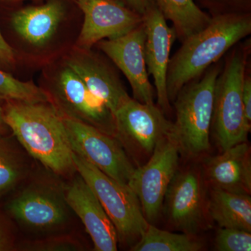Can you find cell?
<instances>
[{
	"label": "cell",
	"mask_w": 251,
	"mask_h": 251,
	"mask_svg": "<svg viewBox=\"0 0 251 251\" xmlns=\"http://www.w3.org/2000/svg\"><path fill=\"white\" fill-rule=\"evenodd\" d=\"M5 122L33 158L56 174L75 171L67 127L52 102L6 101Z\"/></svg>",
	"instance_id": "obj_1"
},
{
	"label": "cell",
	"mask_w": 251,
	"mask_h": 251,
	"mask_svg": "<svg viewBox=\"0 0 251 251\" xmlns=\"http://www.w3.org/2000/svg\"><path fill=\"white\" fill-rule=\"evenodd\" d=\"M251 32L249 12L227 13L216 15L206 27L183 41L168 66L167 92L170 101H174L185 85L201 76Z\"/></svg>",
	"instance_id": "obj_2"
},
{
	"label": "cell",
	"mask_w": 251,
	"mask_h": 251,
	"mask_svg": "<svg viewBox=\"0 0 251 251\" xmlns=\"http://www.w3.org/2000/svg\"><path fill=\"white\" fill-rule=\"evenodd\" d=\"M219 74V68L213 66L201 80L185 85L174 100L176 120L173 135L179 152L186 157L197 158L210 149L209 133Z\"/></svg>",
	"instance_id": "obj_3"
},
{
	"label": "cell",
	"mask_w": 251,
	"mask_h": 251,
	"mask_svg": "<svg viewBox=\"0 0 251 251\" xmlns=\"http://www.w3.org/2000/svg\"><path fill=\"white\" fill-rule=\"evenodd\" d=\"M74 167L93 191L116 229L119 242L135 244L148 228L138 198L128 184L118 182L74 153Z\"/></svg>",
	"instance_id": "obj_4"
},
{
	"label": "cell",
	"mask_w": 251,
	"mask_h": 251,
	"mask_svg": "<svg viewBox=\"0 0 251 251\" xmlns=\"http://www.w3.org/2000/svg\"><path fill=\"white\" fill-rule=\"evenodd\" d=\"M246 66L245 54L234 52L216 80L211 125L222 151L247 141L251 131L242 100Z\"/></svg>",
	"instance_id": "obj_5"
},
{
	"label": "cell",
	"mask_w": 251,
	"mask_h": 251,
	"mask_svg": "<svg viewBox=\"0 0 251 251\" xmlns=\"http://www.w3.org/2000/svg\"><path fill=\"white\" fill-rule=\"evenodd\" d=\"M179 153L172 132L157 144L148 161L135 168L128 180L127 184L138 198L149 223L161 214L167 190L177 173Z\"/></svg>",
	"instance_id": "obj_6"
},
{
	"label": "cell",
	"mask_w": 251,
	"mask_h": 251,
	"mask_svg": "<svg viewBox=\"0 0 251 251\" xmlns=\"http://www.w3.org/2000/svg\"><path fill=\"white\" fill-rule=\"evenodd\" d=\"M63 117L73 152L118 182L128 184L135 168L120 140L92 126Z\"/></svg>",
	"instance_id": "obj_7"
},
{
	"label": "cell",
	"mask_w": 251,
	"mask_h": 251,
	"mask_svg": "<svg viewBox=\"0 0 251 251\" xmlns=\"http://www.w3.org/2000/svg\"><path fill=\"white\" fill-rule=\"evenodd\" d=\"M115 137L135 156L149 157L162 139L173 132V122L155 104L130 98L114 115Z\"/></svg>",
	"instance_id": "obj_8"
},
{
	"label": "cell",
	"mask_w": 251,
	"mask_h": 251,
	"mask_svg": "<svg viewBox=\"0 0 251 251\" xmlns=\"http://www.w3.org/2000/svg\"><path fill=\"white\" fill-rule=\"evenodd\" d=\"M51 97L63 116L92 126L115 137L114 116L70 67L66 65L54 78Z\"/></svg>",
	"instance_id": "obj_9"
},
{
	"label": "cell",
	"mask_w": 251,
	"mask_h": 251,
	"mask_svg": "<svg viewBox=\"0 0 251 251\" xmlns=\"http://www.w3.org/2000/svg\"><path fill=\"white\" fill-rule=\"evenodd\" d=\"M84 14V22L77 41L82 50L104 39H115L126 35L143 22L137 14L121 0H76Z\"/></svg>",
	"instance_id": "obj_10"
},
{
	"label": "cell",
	"mask_w": 251,
	"mask_h": 251,
	"mask_svg": "<svg viewBox=\"0 0 251 251\" xmlns=\"http://www.w3.org/2000/svg\"><path fill=\"white\" fill-rule=\"evenodd\" d=\"M167 216L173 226L184 233H197L207 212L202 176L191 169L176 173L167 190L164 201Z\"/></svg>",
	"instance_id": "obj_11"
},
{
	"label": "cell",
	"mask_w": 251,
	"mask_h": 251,
	"mask_svg": "<svg viewBox=\"0 0 251 251\" xmlns=\"http://www.w3.org/2000/svg\"><path fill=\"white\" fill-rule=\"evenodd\" d=\"M146 39L143 22L128 34L115 39H104L99 48L126 77L133 98L140 103L154 104V90L149 79L145 57Z\"/></svg>",
	"instance_id": "obj_12"
},
{
	"label": "cell",
	"mask_w": 251,
	"mask_h": 251,
	"mask_svg": "<svg viewBox=\"0 0 251 251\" xmlns=\"http://www.w3.org/2000/svg\"><path fill=\"white\" fill-rule=\"evenodd\" d=\"M64 193L47 184H33L11 201L8 210L28 228L49 229L64 224L68 217Z\"/></svg>",
	"instance_id": "obj_13"
},
{
	"label": "cell",
	"mask_w": 251,
	"mask_h": 251,
	"mask_svg": "<svg viewBox=\"0 0 251 251\" xmlns=\"http://www.w3.org/2000/svg\"><path fill=\"white\" fill-rule=\"evenodd\" d=\"M143 18L146 33L145 62L149 75H151L154 81L158 107L165 114L171 109L167 92V75L172 47L177 36L174 28L167 24L153 1Z\"/></svg>",
	"instance_id": "obj_14"
},
{
	"label": "cell",
	"mask_w": 251,
	"mask_h": 251,
	"mask_svg": "<svg viewBox=\"0 0 251 251\" xmlns=\"http://www.w3.org/2000/svg\"><path fill=\"white\" fill-rule=\"evenodd\" d=\"M69 208L85 226L97 251H116V229L90 186L81 176L75 178L64 191Z\"/></svg>",
	"instance_id": "obj_15"
},
{
	"label": "cell",
	"mask_w": 251,
	"mask_h": 251,
	"mask_svg": "<svg viewBox=\"0 0 251 251\" xmlns=\"http://www.w3.org/2000/svg\"><path fill=\"white\" fill-rule=\"evenodd\" d=\"M74 52L67 59L70 67L84 83L115 115L130 99L122 82L112 69L90 50Z\"/></svg>",
	"instance_id": "obj_16"
},
{
	"label": "cell",
	"mask_w": 251,
	"mask_h": 251,
	"mask_svg": "<svg viewBox=\"0 0 251 251\" xmlns=\"http://www.w3.org/2000/svg\"><path fill=\"white\" fill-rule=\"evenodd\" d=\"M204 169L212 188L251 195V148L246 142L224 150L221 154L205 158Z\"/></svg>",
	"instance_id": "obj_17"
},
{
	"label": "cell",
	"mask_w": 251,
	"mask_h": 251,
	"mask_svg": "<svg viewBox=\"0 0 251 251\" xmlns=\"http://www.w3.org/2000/svg\"><path fill=\"white\" fill-rule=\"evenodd\" d=\"M64 14L65 7L62 1L50 0L43 5L16 11L11 16V25L23 40L40 47L53 36Z\"/></svg>",
	"instance_id": "obj_18"
},
{
	"label": "cell",
	"mask_w": 251,
	"mask_h": 251,
	"mask_svg": "<svg viewBox=\"0 0 251 251\" xmlns=\"http://www.w3.org/2000/svg\"><path fill=\"white\" fill-rule=\"evenodd\" d=\"M207 213L220 227L251 232V195L212 188Z\"/></svg>",
	"instance_id": "obj_19"
},
{
	"label": "cell",
	"mask_w": 251,
	"mask_h": 251,
	"mask_svg": "<svg viewBox=\"0 0 251 251\" xmlns=\"http://www.w3.org/2000/svg\"><path fill=\"white\" fill-rule=\"evenodd\" d=\"M165 19L173 24L181 41L196 34L210 23L211 17L195 0H153Z\"/></svg>",
	"instance_id": "obj_20"
},
{
	"label": "cell",
	"mask_w": 251,
	"mask_h": 251,
	"mask_svg": "<svg viewBox=\"0 0 251 251\" xmlns=\"http://www.w3.org/2000/svg\"><path fill=\"white\" fill-rule=\"evenodd\" d=\"M202 244L187 233H173L149 224L139 240L130 248L132 251H198Z\"/></svg>",
	"instance_id": "obj_21"
},
{
	"label": "cell",
	"mask_w": 251,
	"mask_h": 251,
	"mask_svg": "<svg viewBox=\"0 0 251 251\" xmlns=\"http://www.w3.org/2000/svg\"><path fill=\"white\" fill-rule=\"evenodd\" d=\"M0 100L6 101L48 103L50 95L33 82H23L0 70Z\"/></svg>",
	"instance_id": "obj_22"
},
{
	"label": "cell",
	"mask_w": 251,
	"mask_h": 251,
	"mask_svg": "<svg viewBox=\"0 0 251 251\" xmlns=\"http://www.w3.org/2000/svg\"><path fill=\"white\" fill-rule=\"evenodd\" d=\"M23 175V160L5 135H0V195L12 189Z\"/></svg>",
	"instance_id": "obj_23"
},
{
	"label": "cell",
	"mask_w": 251,
	"mask_h": 251,
	"mask_svg": "<svg viewBox=\"0 0 251 251\" xmlns=\"http://www.w3.org/2000/svg\"><path fill=\"white\" fill-rule=\"evenodd\" d=\"M219 251H251V234L243 229L220 227L215 239Z\"/></svg>",
	"instance_id": "obj_24"
},
{
	"label": "cell",
	"mask_w": 251,
	"mask_h": 251,
	"mask_svg": "<svg viewBox=\"0 0 251 251\" xmlns=\"http://www.w3.org/2000/svg\"><path fill=\"white\" fill-rule=\"evenodd\" d=\"M23 250L41 251H81L83 247L80 242L69 236H59L27 243Z\"/></svg>",
	"instance_id": "obj_25"
},
{
	"label": "cell",
	"mask_w": 251,
	"mask_h": 251,
	"mask_svg": "<svg viewBox=\"0 0 251 251\" xmlns=\"http://www.w3.org/2000/svg\"><path fill=\"white\" fill-rule=\"evenodd\" d=\"M204 7L218 12L247 13L251 9V0H196ZM216 14V15H217Z\"/></svg>",
	"instance_id": "obj_26"
},
{
	"label": "cell",
	"mask_w": 251,
	"mask_h": 251,
	"mask_svg": "<svg viewBox=\"0 0 251 251\" xmlns=\"http://www.w3.org/2000/svg\"><path fill=\"white\" fill-rule=\"evenodd\" d=\"M16 62V53L14 49L6 42L0 31V65L12 66Z\"/></svg>",
	"instance_id": "obj_27"
},
{
	"label": "cell",
	"mask_w": 251,
	"mask_h": 251,
	"mask_svg": "<svg viewBox=\"0 0 251 251\" xmlns=\"http://www.w3.org/2000/svg\"><path fill=\"white\" fill-rule=\"evenodd\" d=\"M242 100L246 119L251 125V79L249 76L244 77L242 88Z\"/></svg>",
	"instance_id": "obj_28"
},
{
	"label": "cell",
	"mask_w": 251,
	"mask_h": 251,
	"mask_svg": "<svg viewBox=\"0 0 251 251\" xmlns=\"http://www.w3.org/2000/svg\"><path fill=\"white\" fill-rule=\"evenodd\" d=\"M14 240L7 227L0 220V251L12 250Z\"/></svg>",
	"instance_id": "obj_29"
},
{
	"label": "cell",
	"mask_w": 251,
	"mask_h": 251,
	"mask_svg": "<svg viewBox=\"0 0 251 251\" xmlns=\"http://www.w3.org/2000/svg\"><path fill=\"white\" fill-rule=\"evenodd\" d=\"M122 2L133 10L135 13L143 16L153 0H121Z\"/></svg>",
	"instance_id": "obj_30"
},
{
	"label": "cell",
	"mask_w": 251,
	"mask_h": 251,
	"mask_svg": "<svg viewBox=\"0 0 251 251\" xmlns=\"http://www.w3.org/2000/svg\"><path fill=\"white\" fill-rule=\"evenodd\" d=\"M9 130V127L5 122L4 108L0 104V135H6Z\"/></svg>",
	"instance_id": "obj_31"
},
{
	"label": "cell",
	"mask_w": 251,
	"mask_h": 251,
	"mask_svg": "<svg viewBox=\"0 0 251 251\" xmlns=\"http://www.w3.org/2000/svg\"><path fill=\"white\" fill-rule=\"evenodd\" d=\"M9 1H21V0H9Z\"/></svg>",
	"instance_id": "obj_32"
}]
</instances>
